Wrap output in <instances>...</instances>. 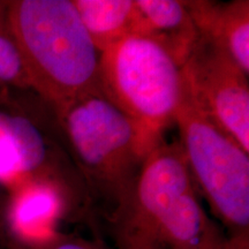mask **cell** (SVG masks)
Listing matches in <instances>:
<instances>
[{
  "instance_id": "obj_8",
  "label": "cell",
  "mask_w": 249,
  "mask_h": 249,
  "mask_svg": "<svg viewBox=\"0 0 249 249\" xmlns=\"http://www.w3.org/2000/svg\"><path fill=\"white\" fill-rule=\"evenodd\" d=\"M198 35L227 52L249 75V1L186 0Z\"/></svg>"
},
{
  "instance_id": "obj_12",
  "label": "cell",
  "mask_w": 249,
  "mask_h": 249,
  "mask_svg": "<svg viewBox=\"0 0 249 249\" xmlns=\"http://www.w3.org/2000/svg\"><path fill=\"white\" fill-rule=\"evenodd\" d=\"M14 249H110L99 240L83 236L57 232L46 240L30 247H14Z\"/></svg>"
},
{
  "instance_id": "obj_4",
  "label": "cell",
  "mask_w": 249,
  "mask_h": 249,
  "mask_svg": "<svg viewBox=\"0 0 249 249\" xmlns=\"http://www.w3.org/2000/svg\"><path fill=\"white\" fill-rule=\"evenodd\" d=\"M98 91L149 135L161 140L185 95L182 68L158 43L130 36L101 53Z\"/></svg>"
},
{
  "instance_id": "obj_1",
  "label": "cell",
  "mask_w": 249,
  "mask_h": 249,
  "mask_svg": "<svg viewBox=\"0 0 249 249\" xmlns=\"http://www.w3.org/2000/svg\"><path fill=\"white\" fill-rule=\"evenodd\" d=\"M8 18L30 91L52 111L98 92L101 52L71 0H9Z\"/></svg>"
},
{
  "instance_id": "obj_2",
  "label": "cell",
  "mask_w": 249,
  "mask_h": 249,
  "mask_svg": "<svg viewBox=\"0 0 249 249\" xmlns=\"http://www.w3.org/2000/svg\"><path fill=\"white\" fill-rule=\"evenodd\" d=\"M88 197L90 211L107 220L126 202L149 152L152 138L101 92L53 112Z\"/></svg>"
},
{
  "instance_id": "obj_10",
  "label": "cell",
  "mask_w": 249,
  "mask_h": 249,
  "mask_svg": "<svg viewBox=\"0 0 249 249\" xmlns=\"http://www.w3.org/2000/svg\"><path fill=\"white\" fill-rule=\"evenodd\" d=\"M99 52L130 36H142L136 0H71Z\"/></svg>"
},
{
  "instance_id": "obj_11",
  "label": "cell",
  "mask_w": 249,
  "mask_h": 249,
  "mask_svg": "<svg viewBox=\"0 0 249 249\" xmlns=\"http://www.w3.org/2000/svg\"><path fill=\"white\" fill-rule=\"evenodd\" d=\"M30 90L8 18V1L0 0V89Z\"/></svg>"
},
{
  "instance_id": "obj_5",
  "label": "cell",
  "mask_w": 249,
  "mask_h": 249,
  "mask_svg": "<svg viewBox=\"0 0 249 249\" xmlns=\"http://www.w3.org/2000/svg\"><path fill=\"white\" fill-rule=\"evenodd\" d=\"M193 187L180 144L161 140L145 158L128 198L108 219L116 248L165 249L174 205Z\"/></svg>"
},
{
  "instance_id": "obj_3",
  "label": "cell",
  "mask_w": 249,
  "mask_h": 249,
  "mask_svg": "<svg viewBox=\"0 0 249 249\" xmlns=\"http://www.w3.org/2000/svg\"><path fill=\"white\" fill-rule=\"evenodd\" d=\"M193 182L235 249H249V154L193 101L185 87L176 114Z\"/></svg>"
},
{
  "instance_id": "obj_14",
  "label": "cell",
  "mask_w": 249,
  "mask_h": 249,
  "mask_svg": "<svg viewBox=\"0 0 249 249\" xmlns=\"http://www.w3.org/2000/svg\"><path fill=\"white\" fill-rule=\"evenodd\" d=\"M216 249H235L234 248V246H233L232 244H231V241H227L225 245H223L222 247H219V248H216Z\"/></svg>"
},
{
  "instance_id": "obj_7",
  "label": "cell",
  "mask_w": 249,
  "mask_h": 249,
  "mask_svg": "<svg viewBox=\"0 0 249 249\" xmlns=\"http://www.w3.org/2000/svg\"><path fill=\"white\" fill-rule=\"evenodd\" d=\"M80 216L60 189L49 182L23 180L12 187L5 208L7 235L14 247H30L59 232L61 220Z\"/></svg>"
},
{
  "instance_id": "obj_6",
  "label": "cell",
  "mask_w": 249,
  "mask_h": 249,
  "mask_svg": "<svg viewBox=\"0 0 249 249\" xmlns=\"http://www.w3.org/2000/svg\"><path fill=\"white\" fill-rule=\"evenodd\" d=\"M187 92L249 154V81L227 52L198 35L182 64Z\"/></svg>"
},
{
  "instance_id": "obj_13",
  "label": "cell",
  "mask_w": 249,
  "mask_h": 249,
  "mask_svg": "<svg viewBox=\"0 0 249 249\" xmlns=\"http://www.w3.org/2000/svg\"><path fill=\"white\" fill-rule=\"evenodd\" d=\"M7 236V229H6V219H5V208L0 207V245Z\"/></svg>"
},
{
  "instance_id": "obj_9",
  "label": "cell",
  "mask_w": 249,
  "mask_h": 249,
  "mask_svg": "<svg viewBox=\"0 0 249 249\" xmlns=\"http://www.w3.org/2000/svg\"><path fill=\"white\" fill-rule=\"evenodd\" d=\"M143 21L142 37L158 43L182 66L198 33L179 0H136Z\"/></svg>"
}]
</instances>
